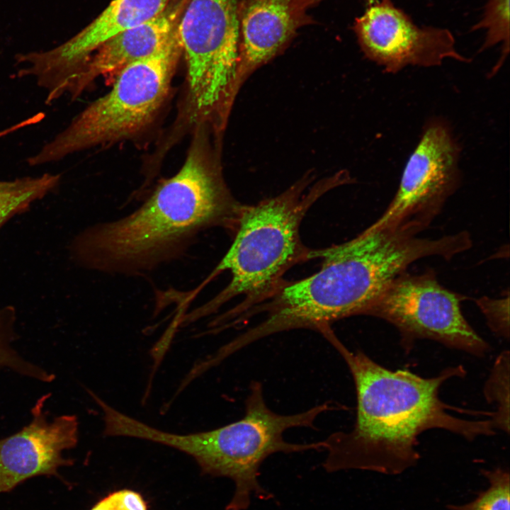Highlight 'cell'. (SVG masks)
I'll return each mask as SVG.
<instances>
[{"label": "cell", "mask_w": 510, "mask_h": 510, "mask_svg": "<svg viewBox=\"0 0 510 510\" xmlns=\"http://www.w3.org/2000/svg\"><path fill=\"white\" fill-rule=\"evenodd\" d=\"M353 29L365 55L387 73L407 66L434 67L446 59L468 62L446 28L420 27L391 0H374Z\"/></svg>", "instance_id": "obj_10"}, {"label": "cell", "mask_w": 510, "mask_h": 510, "mask_svg": "<svg viewBox=\"0 0 510 510\" xmlns=\"http://www.w3.org/2000/svg\"><path fill=\"white\" fill-rule=\"evenodd\" d=\"M509 351H503L497 358L484 387L489 403H494L496 409L492 419L498 430L509 431Z\"/></svg>", "instance_id": "obj_17"}, {"label": "cell", "mask_w": 510, "mask_h": 510, "mask_svg": "<svg viewBox=\"0 0 510 510\" xmlns=\"http://www.w3.org/2000/svg\"><path fill=\"white\" fill-rule=\"evenodd\" d=\"M238 0H187L177 35L193 119L225 125L239 90Z\"/></svg>", "instance_id": "obj_7"}, {"label": "cell", "mask_w": 510, "mask_h": 510, "mask_svg": "<svg viewBox=\"0 0 510 510\" xmlns=\"http://www.w3.org/2000/svg\"><path fill=\"white\" fill-rule=\"evenodd\" d=\"M10 181H0V189L4 188L9 183Z\"/></svg>", "instance_id": "obj_23"}, {"label": "cell", "mask_w": 510, "mask_h": 510, "mask_svg": "<svg viewBox=\"0 0 510 510\" xmlns=\"http://www.w3.org/2000/svg\"><path fill=\"white\" fill-rule=\"evenodd\" d=\"M322 336L346 363L356 396L351 429L334 432L322 441L327 472L360 470L397 475L418 463L419 436L428 430L443 429L468 441L496 434L497 424L491 417H459L451 412L460 409L441 400L439 390L445 382L465 375L462 366L424 378L406 369H388L363 351H351L333 329Z\"/></svg>", "instance_id": "obj_1"}, {"label": "cell", "mask_w": 510, "mask_h": 510, "mask_svg": "<svg viewBox=\"0 0 510 510\" xmlns=\"http://www.w3.org/2000/svg\"><path fill=\"white\" fill-rule=\"evenodd\" d=\"M244 408V414L239 420L198 433L164 431L128 415L120 420L118 430L123 437L179 450L193 457L204 472L231 479L235 491L225 510H246L253 495L260 499L272 497L258 480L259 468L268 456L323 450L322 441L294 443L285 441L283 434L291 428H314L318 416L339 407L326 402L300 413L278 414L267 405L261 382L254 380L249 385Z\"/></svg>", "instance_id": "obj_5"}, {"label": "cell", "mask_w": 510, "mask_h": 510, "mask_svg": "<svg viewBox=\"0 0 510 510\" xmlns=\"http://www.w3.org/2000/svg\"><path fill=\"white\" fill-rule=\"evenodd\" d=\"M348 181V176L340 174L305 192L309 184L305 178L276 197L243 205L232 244L205 283L225 271L231 273L230 281L210 301L184 314L182 325L210 315L230 300L244 295L243 301L210 322L220 329L268 299L283 283L287 271L313 259V249L302 242L300 234L310 208L327 191Z\"/></svg>", "instance_id": "obj_4"}, {"label": "cell", "mask_w": 510, "mask_h": 510, "mask_svg": "<svg viewBox=\"0 0 510 510\" xmlns=\"http://www.w3.org/2000/svg\"><path fill=\"white\" fill-rule=\"evenodd\" d=\"M465 298L442 286L431 270L417 275L404 272L390 283L366 315L393 325L407 353L417 341L428 339L483 357L490 346L463 316L460 303Z\"/></svg>", "instance_id": "obj_8"}, {"label": "cell", "mask_w": 510, "mask_h": 510, "mask_svg": "<svg viewBox=\"0 0 510 510\" xmlns=\"http://www.w3.org/2000/svg\"><path fill=\"white\" fill-rule=\"evenodd\" d=\"M412 225L373 228L339 244L313 249L319 270L305 278L285 281L249 317L266 318L247 330L253 342L276 333L309 329L321 334L334 322L367 310L384 289L415 261L438 256L450 259L467 249L461 232L430 239L417 237Z\"/></svg>", "instance_id": "obj_2"}, {"label": "cell", "mask_w": 510, "mask_h": 510, "mask_svg": "<svg viewBox=\"0 0 510 510\" xmlns=\"http://www.w3.org/2000/svg\"><path fill=\"white\" fill-rule=\"evenodd\" d=\"M244 205L237 202L200 147L136 210L81 233L75 255L86 268L142 276L181 259L203 232H234Z\"/></svg>", "instance_id": "obj_3"}, {"label": "cell", "mask_w": 510, "mask_h": 510, "mask_svg": "<svg viewBox=\"0 0 510 510\" xmlns=\"http://www.w3.org/2000/svg\"><path fill=\"white\" fill-rule=\"evenodd\" d=\"M47 397L42 396L35 403L29 424L0 439V493L10 492L31 477L58 476L60 468L73 463L62 453L78 442V419L65 414L48 421L42 409Z\"/></svg>", "instance_id": "obj_12"}, {"label": "cell", "mask_w": 510, "mask_h": 510, "mask_svg": "<svg viewBox=\"0 0 510 510\" xmlns=\"http://www.w3.org/2000/svg\"><path fill=\"white\" fill-rule=\"evenodd\" d=\"M310 8L309 0H238L239 86L281 52L300 28L312 23Z\"/></svg>", "instance_id": "obj_13"}, {"label": "cell", "mask_w": 510, "mask_h": 510, "mask_svg": "<svg viewBox=\"0 0 510 510\" xmlns=\"http://www.w3.org/2000/svg\"><path fill=\"white\" fill-rule=\"evenodd\" d=\"M13 312L0 310V368H8L18 374L40 380L43 368L26 361L13 348Z\"/></svg>", "instance_id": "obj_19"}, {"label": "cell", "mask_w": 510, "mask_h": 510, "mask_svg": "<svg viewBox=\"0 0 510 510\" xmlns=\"http://www.w3.org/2000/svg\"><path fill=\"white\" fill-rule=\"evenodd\" d=\"M487 487L469 502L449 504L448 510H510L509 471L501 467L480 470Z\"/></svg>", "instance_id": "obj_16"}, {"label": "cell", "mask_w": 510, "mask_h": 510, "mask_svg": "<svg viewBox=\"0 0 510 510\" xmlns=\"http://www.w3.org/2000/svg\"><path fill=\"white\" fill-rule=\"evenodd\" d=\"M322 1H323V0H309L310 7L316 5L317 4L319 3V2ZM366 1H367L368 2H369V3L370 4V3H372L374 0H366Z\"/></svg>", "instance_id": "obj_22"}, {"label": "cell", "mask_w": 510, "mask_h": 510, "mask_svg": "<svg viewBox=\"0 0 510 510\" xmlns=\"http://www.w3.org/2000/svg\"><path fill=\"white\" fill-rule=\"evenodd\" d=\"M187 0H171L157 16L110 38L98 46L71 79L65 94L77 97L98 77L120 72L127 66L163 48L176 34Z\"/></svg>", "instance_id": "obj_14"}, {"label": "cell", "mask_w": 510, "mask_h": 510, "mask_svg": "<svg viewBox=\"0 0 510 510\" xmlns=\"http://www.w3.org/2000/svg\"><path fill=\"white\" fill-rule=\"evenodd\" d=\"M60 180L59 174L49 173L11 180L6 186L0 189V227L50 193Z\"/></svg>", "instance_id": "obj_15"}, {"label": "cell", "mask_w": 510, "mask_h": 510, "mask_svg": "<svg viewBox=\"0 0 510 510\" xmlns=\"http://www.w3.org/2000/svg\"><path fill=\"white\" fill-rule=\"evenodd\" d=\"M485 29L487 35L482 50L502 44V55L494 72L504 62L509 50V0H488L482 18L472 30Z\"/></svg>", "instance_id": "obj_18"}, {"label": "cell", "mask_w": 510, "mask_h": 510, "mask_svg": "<svg viewBox=\"0 0 510 510\" xmlns=\"http://www.w3.org/2000/svg\"><path fill=\"white\" fill-rule=\"evenodd\" d=\"M181 52L176 31L160 50L118 72L111 89L28 157V164L57 162L73 153L130 137L146 128L167 97Z\"/></svg>", "instance_id": "obj_6"}, {"label": "cell", "mask_w": 510, "mask_h": 510, "mask_svg": "<svg viewBox=\"0 0 510 510\" xmlns=\"http://www.w3.org/2000/svg\"><path fill=\"white\" fill-rule=\"evenodd\" d=\"M171 0H113L91 23L51 50L21 54L24 76L33 77L47 96H62L74 75L103 42L159 15Z\"/></svg>", "instance_id": "obj_11"}, {"label": "cell", "mask_w": 510, "mask_h": 510, "mask_svg": "<svg viewBox=\"0 0 510 510\" xmlns=\"http://www.w3.org/2000/svg\"><path fill=\"white\" fill-rule=\"evenodd\" d=\"M460 147L448 123L431 119L404 166L397 192L370 227L414 225L422 230L459 186Z\"/></svg>", "instance_id": "obj_9"}, {"label": "cell", "mask_w": 510, "mask_h": 510, "mask_svg": "<svg viewBox=\"0 0 510 510\" xmlns=\"http://www.w3.org/2000/svg\"><path fill=\"white\" fill-rule=\"evenodd\" d=\"M476 303L484 315L490 329L497 336L509 337V295L501 298L482 297Z\"/></svg>", "instance_id": "obj_20"}, {"label": "cell", "mask_w": 510, "mask_h": 510, "mask_svg": "<svg viewBox=\"0 0 510 510\" xmlns=\"http://www.w3.org/2000/svg\"><path fill=\"white\" fill-rule=\"evenodd\" d=\"M91 510H147V504L139 493L122 489L110 494Z\"/></svg>", "instance_id": "obj_21"}]
</instances>
